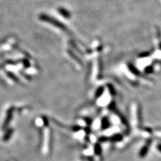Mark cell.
<instances>
[{
  "label": "cell",
  "mask_w": 161,
  "mask_h": 161,
  "mask_svg": "<svg viewBox=\"0 0 161 161\" xmlns=\"http://www.w3.org/2000/svg\"><path fill=\"white\" fill-rule=\"evenodd\" d=\"M39 18L40 20H42V21L48 22V23L53 25L54 26H56V28H60L63 30H67V28L65 25H64L63 23H61L60 21H58V20L55 19V18L50 16V15L44 14V13H42V14L40 15Z\"/></svg>",
  "instance_id": "1"
},
{
  "label": "cell",
  "mask_w": 161,
  "mask_h": 161,
  "mask_svg": "<svg viewBox=\"0 0 161 161\" xmlns=\"http://www.w3.org/2000/svg\"><path fill=\"white\" fill-rule=\"evenodd\" d=\"M58 12H59L64 18H71V13H70L68 10H66V9L63 8H60L58 9Z\"/></svg>",
  "instance_id": "2"
}]
</instances>
